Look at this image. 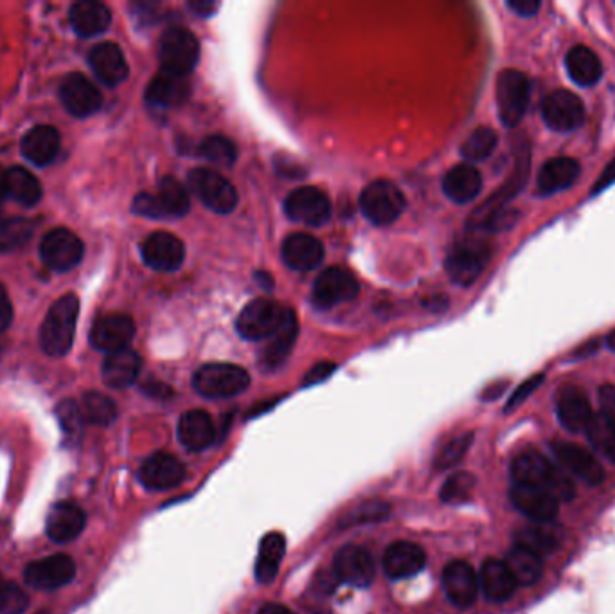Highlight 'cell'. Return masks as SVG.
<instances>
[{
  "label": "cell",
  "mask_w": 615,
  "mask_h": 614,
  "mask_svg": "<svg viewBox=\"0 0 615 614\" xmlns=\"http://www.w3.org/2000/svg\"><path fill=\"white\" fill-rule=\"evenodd\" d=\"M513 485L542 488L558 501H571L576 487L567 472L556 469L540 452H524L511 463Z\"/></svg>",
  "instance_id": "1"
},
{
  "label": "cell",
  "mask_w": 615,
  "mask_h": 614,
  "mask_svg": "<svg viewBox=\"0 0 615 614\" xmlns=\"http://www.w3.org/2000/svg\"><path fill=\"white\" fill-rule=\"evenodd\" d=\"M80 314V299L65 294L54 303L40 328L42 350L51 357H62L71 350Z\"/></svg>",
  "instance_id": "2"
},
{
  "label": "cell",
  "mask_w": 615,
  "mask_h": 614,
  "mask_svg": "<svg viewBox=\"0 0 615 614\" xmlns=\"http://www.w3.org/2000/svg\"><path fill=\"white\" fill-rule=\"evenodd\" d=\"M491 260V247L484 242L481 236L468 235L466 240L455 244L446 256V272L450 280L461 285L470 287L479 280L484 269Z\"/></svg>",
  "instance_id": "3"
},
{
  "label": "cell",
  "mask_w": 615,
  "mask_h": 614,
  "mask_svg": "<svg viewBox=\"0 0 615 614\" xmlns=\"http://www.w3.org/2000/svg\"><path fill=\"white\" fill-rule=\"evenodd\" d=\"M191 208L189 193L177 179L164 177L155 193H141L134 200V213L146 218L186 217Z\"/></svg>",
  "instance_id": "4"
},
{
  "label": "cell",
  "mask_w": 615,
  "mask_h": 614,
  "mask_svg": "<svg viewBox=\"0 0 615 614\" xmlns=\"http://www.w3.org/2000/svg\"><path fill=\"white\" fill-rule=\"evenodd\" d=\"M200 60V42L188 29H168L159 44L161 73L188 78Z\"/></svg>",
  "instance_id": "5"
},
{
  "label": "cell",
  "mask_w": 615,
  "mask_h": 614,
  "mask_svg": "<svg viewBox=\"0 0 615 614\" xmlns=\"http://www.w3.org/2000/svg\"><path fill=\"white\" fill-rule=\"evenodd\" d=\"M250 375L236 364H205L193 375V386L205 398L236 397L249 388Z\"/></svg>",
  "instance_id": "6"
},
{
  "label": "cell",
  "mask_w": 615,
  "mask_h": 614,
  "mask_svg": "<svg viewBox=\"0 0 615 614\" xmlns=\"http://www.w3.org/2000/svg\"><path fill=\"white\" fill-rule=\"evenodd\" d=\"M531 100V83L522 71L506 69L497 78V110L504 127H517L526 116Z\"/></svg>",
  "instance_id": "7"
},
{
  "label": "cell",
  "mask_w": 615,
  "mask_h": 614,
  "mask_svg": "<svg viewBox=\"0 0 615 614\" xmlns=\"http://www.w3.org/2000/svg\"><path fill=\"white\" fill-rule=\"evenodd\" d=\"M407 206L402 190L391 181H375L360 195V209L375 226L396 222Z\"/></svg>",
  "instance_id": "8"
},
{
  "label": "cell",
  "mask_w": 615,
  "mask_h": 614,
  "mask_svg": "<svg viewBox=\"0 0 615 614\" xmlns=\"http://www.w3.org/2000/svg\"><path fill=\"white\" fill-rule=\"evenodd\" d=\"M189 188L202 200L205 208L218 215H229L238 206V191L222 173L197 168L189 173Z\"/></svg>",
  "instance_id": "9"
},
{
  "label": "cell",
  "mask_w": 615,
  "mask_h": 614,
  "mask_svg": "<svg viewBox=\"0 0 615 614\" xmlns=\"http://www.w3.org/2000/svg\"><path fill=\"white\" fill-rule=\"evenodd\" d=\"M285 310L286 307H281L272 299H254L241 310L236 330L247 341L268 339L283 323Z\"/></svg>",
  "instance_id": "10"
},
{
  "label": "cell",
  "mask_w": 615,
  "mask_h": 614,
  "mask_svg": "<svg viewBox=\"0 0 615 614\" xmlns=\"http://www.w3.org/2000/svg\"><path fill=\"white\" fill-rule=\"evenodd\" d=\"M358 281L344 267H328L313 283L312 303L321 310L337 307L357 298Z\"/></svg>",
  "instance_id": "11"
},
{
  "label": "cell",
  "mask_w": 615,
  "mask_h": 614,
  "mask_svg": "<svg viewBox=\"0 0 615 614\" xmlns=\"http://www.w3.org/2000/svg\"><path fill=\"white\" fill-rule=\"evenodd\" d=\"M285 213L290 220L304 226L321 227L330 220L331 202L319 188L304 186L286 197Z\"/></svg>",
  "instance_id": "12"
},
{
  "label": "cell",
  "mask_w": 615,
  "mask_h": 614,
  "mask_svg": "<svg viewBox=\"0 0 615 614\" xmlns=\"http://www.w3.org/2000/svg\"><path fill=\"white\" fill-rule=\"evenodd\" d=\"M85 247L78 236L69 229H53L40 244V256L49 269L67 272L81 262Z\"/></svg>",
  "instance_id": "13"
},
{
  "label": "cell",
  "mask_w": 615,
  "mask_h": 614,
  "mask_svg": "<svg viewBox=\"0 0 615 614\" xmlns=\"http://www.w3.org/2000/svg\"><path fill=\"white\" fill-rule=\"evenodd\" d=\"M542 116L554 132H572L585 123V105L572 92L554 91L544 100Z\"/></svg>",
  "instance_id": "14"
},
{
  "label": "cell",
  "mask_w": 615,
  "mask_h": 614,
  "mask_svg": "<svg viewBox=\"0 0 615 614\" xmlns=\"http://www.w3.org/2000/svg\"><path fill=\"white\" fill-rule=\"evenodd\" d=\"M60 100L74 118H89L103 105L98 87L83 74L72 73L60 85Z\"/></svg>",
  "instance_id": "15"
},
{
  "label": "cell",
  "mask_w": 615,
  "mask_h": 614,
  "mask_svg": "<svg viewBox=\"0 0 615 614\" xmlns=\"http://www.w3.org/2000/svg\"><path fill=\"white\" fill-rule=\"evenodd\" d=\"M333 573L339 582H346L349 586H371L375 580V560L366 548L349 544L337 551L333 560Z\"/></svg>",
  "instance_id": "16"
},
{
  "label": "cell",
  "mask_w": 615,
  "mask_h": 614,
  "mask_svg": "<svg viewBox=\"0 0 615 614\" xmlns=\"http://www.w3.org/2000/svg\"><path fill=\"white\" fill-rule=\"evenodd\" d=\"M529 170H531V154H529V146L527 143H522L518 146L517 161H515V170L509 175L508 181L504 182L500 186L499 190L495 191L491 195L490 199L486 200L482 206L475 209L472 213V217L468 222L473 220H479V218L490 215L493 211H499V209L508 208L511 199H515L518 193L522 191V188L527 184V177H529Z\"/></svg>",
  "instance_id": "17"
},
{
  "label": "cell",
  "mask_w": 615,
  "mask_h": 614,
  "mask_svg": "<svg viewBox=\"0 0 615 614\" xmlns=\"http://www.w3.org/2000/svg\"><path fill=\"white\" fill-rule=\"evenodd\" d=\"M143 260L153 271L175 272L179 271L186 258V247L177 236L157 231L148 236L141 247Z\"/></svg>",
  "instance_id": "18"
},
{
  "label": "cell",
  "mask_w": 615,
  "mask_h": 614,
  "mask_svg": "<svg viewBox=\"0 0 615 614\" xmlns=\"http://www.w3.org/2000/svg\"><path fill=\"white\" fill-rule=\"evenodd\" d=\"M135 335L132 317L126 314H108L99 317L90 328V344L99 352L116 353L128 348Z\"/></svg>",
  "instance_id": "19"
},
{
  "label": "cell",
  "mask_w": 615,
  "mask_h": 614,
  "mask_svg": "<svg viewBox=\"0 0 615 614\" xmlns=\"http://www.w3.org/2000/svg\"><path fill=\"white\" fill-rule=\"evenodd\" d=\"M74 575H76V564L67 555H51L47 559L36 560L24 571L27 584L44 591L69 584Z\"/></svg>",
  "instance_id": "20"
},
{
  "label": "cell",
  "mask_w": 615,
  "mask_h": 614,
  "mask_svg": "<svg viewBox=\"0 0 615 614\" xmlns=\"http://www.w3.org/2000/svg\"><path fill=\"white\" fill-rule=\"evenodd\" d=\"M443 587L448 600L459 609L472 607L481 591L479 575L464 560H454L446 566L443 573Z\"/></svg>",
  "instance_id": "21"
},
{
  "label": "cell",
  "mask_w": 615,
  "mask_h": 614,
  "mask_svg": "<svg viewBox=\"0 0 615 614\" xmlns=\"http://www.w3.org/2000/svg\"><path fill=\"white\" fill-rule=\"evenodd\" d=\"M186 478V469L179 458L168 452H157L144 461L139 470V479L150 490H170L179 487Z\"/></svg>",
  "instance_id": "22"
},
{
  "label": "cell",
  "mask_w": 615,
  "mask_h": 614,
  "mask_svg": "<svg viewBox=\"0 0 615 614\" xmlns=\"http://www.w3.org/2000/svg\"><path fill=\"white\" fill-rule=\"evenodd\" d=\"M297 334H299V323L295 312L292 308L286 307L283 323L268 337L267 346L259 355V366L267 371L277 370L294 350Z\"/></svg>",
  "instance_id": "23"
},
{
  "label": "cell",
  "mask_w": 615,
  "mask_h": 614,
  "mask_svg": "<svg viewBox=\"0 0 615 614\" xmlns=\"http://www.w3.org/2000/svg\"><path fill=\"white\" fill-rule=\"evenodd\" d=\"M554 456L562 463L567 472L574 474L581 481L589 485H599L605 479V470L601 463L596 460L594 454L583 449L576 443L556 442L553 443Z\"/></svg>",
  "instance_id": "24"
},
{
  "label": "cell",
  "mask_w": 615,
  "mask_h": 614,
  "mask_svg": "<svg viewBox=\"0 0 615 614\" xmlns=\"http://www.w3.org/2000/svg\"><path fill=\"white\" fill-rule=\"evenodd\" d=\"M90 69L99 82L116 87L128 78V64L121 47L114 42H101L89 53Z\"/></svg>",
  "instance_id": "25"
},
{
  "label": "cell",
  "mask_w": 615,
  "mask_h": 614,
  "mask_svg": "<svg viewBox=\"0 0 615 614\" xmlns=\"http://www.w3.org/2000/svg\"><path fill=\"white\" fill-rule=\"evenodd\" d=\"M281 256L283 262L294 271H312L324 260V245L313 235L294 233L286 236Z\"/></svg>",
  "instance_id": "26"
},
{
  "label": "cell",
  "mask_w": 615,
  "mask_h": 614,
  "mask_svg": "<svg viewBox=\"0 0 615 614\" xmlns=\"http://www.w3.org/2000/svg\"><path fill=\"white\" fill-rule=\"evenodd\" d=\"M509 497L513 506L535 523H551L558 514L560 501L542 488L513 485Z\"/></svg>",
  "instance_id": "27"
},
{
  "label": "cell",
  "mask_w": 615,
  "mask_h": 614,
  "mask_svg": "<svg viewBox=\"0 0 615 614\" xmlns=\"http://www.w3.org/2000/svg\"><path fill=\"white\" fill-rule=\"evenodd\" d=\"M427 555L418 544L409 541L394 542L384 553V571L387 577L400 580L418 575L425 568Z\"/></svg>",
  "instance_id": "28"
},
{
  "label": "cell",
  "mask_w": 615,
  "mask_h": 614,
  "mask_svg": "<svg viewBox=\"0 0 615 614\" xmlns=\"http://www.w3.org/2000/svg\"><path fill=\"white\" fill-rule=\"evenodd\" d=\"M191 96L188 78L161 73L153 78L146 89V101L153 109L168 110L184 105Z\"/></svg>",
  "instance_id": "29"
},
{
  "label": "cell",
  "mask_w": 615,
  "mask_h": 614,
  "mask_svg": "<svg viewBox=\"0 0 615 614\" xmlns=\"http://www.w3.org/2000/svg\"><path fill=\"white\" fill-rule=\"evenodd\" d=\"M556 411L563 427L572 433L585 431L594 416L589 398L576 386H567L558 393Z\"/></svg>",
  "instance_id": "30"
},
{
  "label": "cell",
  "mask_w": 615,
  "mask_h": 614,
  "mask_svg": "<svg viewBox=\"0 0 615 614\" xmlns=\"http://www.w3.org/2000/svg\"><path fill=\"white\" fill-rule=\"evenodd\" d=\"M69 22L76 35L83 38L98 37L107 31L112 22V13L103 2L81 0L72 4Z\"/></svg>",
  "instance_id": "31"
},
{
  "label": "cell",
  "mask_w": 615,
  "mask_h": 614,
  "mask_svg": "<svg viewBox=\"0 0 615 614\" xmlns=\"http://www.w3.org/2000/svg\"><path fill=\"white\" fill-rule=\"evenodd\" d=\"M581 166L572 157H554L542 166L538 173V193L554 195L560 191L569 190L574 182L580 179Z\"/></svg>",
  "instance_id": "32"
},
{
  "label": "cell",
  "mask_w": 615,
  "mask_h": 614,
  "mask_svg": "<svg viewBox=\"0 0 615 614\" xmlns=\"http://www.w3.org/2000/svg\"><path fill=\"white\" fill-rule=\"evenodd\" d=\"M60 132L49 125L31 128L22 139V155L35 166H47L53 163L60 152Z\"/></svg>",
  "instance_id": "33"
},
{
  "label": "cell",
  "mask_w": 615,
  "mask_h": 614,
  "mask_svg": "<svg viewBox=\"0 0 615 614\" xmlns=\"http://www.w3.org/2000/svg\"><path fill=\"white\" fill-rule=\"evenodd\" d=\"M482 190V177L472 164H457L446 172L443 191L455 204H468L479 197Z\"/></svg>",
  "instance_id": "34"
},
{
  "label": "cell",
  "mask_w": 615,
  "mask_h": 614,
  "mask_svg": "<svg viewBox=\"0 0 615 614\" xmlns=\"http://www.w3.org/2000/svg\"><path fill=\"white\" fill-rule=\"evenodd\" d=\"M143 361L139 353L125 348L116 353H108L103 362V380L108 388L125 389L132 386L139 373H141Z\"/></svg>",
  "instance_id": "35"
},
{
  "label": "cell",
  "mask_w": 615,
  "mask_h": 614,
  "mask_svg": "<svg viewBox=\"0 0 615 614\" xmlns=\"http://www.w3.org/2000/svg\"><path fill=\"white\" fill-rule=\"evenodd\" d=\"M482 593L491 602H506L517 591V580L511 575L504 560L488 559L479 575Z\"/></svg>",
  "instance_id": "36"
},
{
  "label": "cell",
  "mask_w": 615,
  "mask_h": 614,
  "mask_svg": "<svg viewBox=\"0 0 615 614\" xmlns=\"http://www.w3.org/2000/svg\"><path fill=\"white\" fill-rule=\"evenodd\" d=\"M214 436L213 418L202 409L188 411L180 418L179 440L188 451H204L214 442Z\"/></svg>",
  "instance_id": "37"
},
{
  "label": "cell",
  "mask_w": 615,
  "mask_h": 614,
  "mask_svg": "<svg viewBox=\"0 0 615 614\" xmlns=\"http://www.w3.org/2000/svg\"><path fill=\"white\" fill-rule=\"evenodd\" d=\"M85 528V514L74 503H58L47 515V535L54 542L76 539Z\"/></svg>",
  "instance_id": "38"
},
{
  "label": "cell",
  "mask_w": 615,
  "mask_h": 614,
  "mask_svg": "<svg viewBox=\"0 0 615 614\" xmlns=\"http://www.w3.org/2000/svg\"><path fill=\"white\" fill-rule=\"evenodd\" d=\"M286 553V539L283 533H267L259 542L258 559H256V580L259 584H272L277 577L279 566Z\"/></svg>",
  "instance_id": "39"
},
{
  "label": "cell",
  "mask_w": 615,
  "mask_h": 614,
  "mask_svg": "<svg viewBox=\"0 0 615 614\" xmlns=\"http://www.w3.org/2000/svg\"><path fill=\"white\" fill-rule=\"evenodd\" d=\"M565 67L574 83L592 87L603 78V65L596 53L585 46H574L565 56Z\"/></svg>",
  "instance_id": "40"
},
{
  "label": "cell",
  "mask_w": 615,
  "mask_h": 614,
  "mask_svg": "<svg viewBox=\"0 0 615 614\" xmlns=\"http://www.w3.org/2000/svg\"><path fill=\"white\" fill-rule=\"evenodd\" d=\"M504 562L513 578L517 580L518 586H535L544 573L542 557L517 544L513 550L508 551Z\"/></svg>",
  "instance_id": "41"
},
{
  "label": "cell",
  "mask_w": 615,
  "mask_h": 614,
  "mask_svg": "<svg viewBox=\"0 0 615 614\" xmlns=\"http://www.w3.org/2000/svg\"><path fill=\"white\" fill-rule=\"evenodd\" d=\"M6 195L22 206H35L42 199V186L26 168L13 166L6 172Z\"/></svg>",
  "instance_id": "42"
},
{
  "label": "cell",
  "mask_w": 615,
  "mask_h": 614,
  "mask_svg": "<svg viewBox=\"0 0 615 614\" xmlns=\"http://www.w3.org/2000/svg\"><path fill=\"white\" fill-rule=\"evenodd\" d=\"M517 546L533 551L536 555H549L560 546V533L549 523H535L518 530Z\"/></svg>",
  "instance_id": "43"
},
{
  "label": "cell",
  "mask_w": 615,
  "mask_h": 614,
  "mask_svg": "<svg viewBox=\"0 0 615 614\" xmlns=\"http://www.w3.org/2000/svg\"><path fill=\"white\" fill-rule=\"evenodd\" d=\"M587 438L596 451L615 463V422L605 413H594L587 429Z\"/></svg>",
  "instance_id": "44"
},
{
  "label": "cell",
  "mask_w": 615,
  "mask_h": 614,
  "mask_svg": "<svg viewBox=\"0 0 615 614\" xmlns=\"http://www.w3.org/2000/svg\"><path fill=\"white\" fill-rule=\"evenodd\" d=\"M81 413L90 424L107 427L116 420L117 407L112 398L98 391H89L81 398Z\"/></svg>",
  "instance_id": "45"
},
{
  "label": "cell",
  "mask_w": 615,
  "mask_h": 614,
  "mask_svg": "<svg viewBox=\"0 0 615 614\" xmlns=\"http://www.w3.org/2000/svg\"><path fill=\"white\" fill-rule=\"evenodd\" d=\"M36 222L29 218H8L0 222V253H11L31 240Z\"/></svg>",
  "instance_id": "46"
},
{
  "label": "cell",
  "mask_w": 615,
  "mask_h": 614,
  "mask_svg": "<svg viewBox=\"0 0 615 614\" xmlns=\"http://www.w3.org/2000/svg\"><path fill=\"white\" fill-rule=\"evenodd\" d=\"M499 136L495 130L488 127H479L473 130L470 137L461 146V155L468 163H481L486 161L497 148Z\"/></svg>",
  "instance_id": "47"
},
{
  "label": "cell",
  "mask_w": 615,
  "mask_h": 614,
  "mask_svg": "<svg viewBox=\"0 0 615 614\" xmlns=\"http://www.w3.org/2000/svg\"><path fill=\"white\" fill-rule=\"evenodd\" d=\"M197 155H200L209 163L218 164V166H232L236 163L238 150L231 139L223 136H209L200 141L197 148Z\"/></svg>",
  "instance_id": "48"
},
{
  "label": "cell",
  "mask_w": 615,
  "mask_h": 614,
  "mask_svg": "<svg viewBox=\"0 0 615 614\" xmlns=\"http://www.w3.org/2000/svg\"><path fill=\"white\" fill-rule=\"evenodd\" d=\"M391 515V506L384 501H367L351 510L342 521L340 526H353V524L378 523Z\"/></svg>",
  "instance_id": "49"
},
{
  "label": "cell",
  "mask_w": 615,
  "mask_h": 614,
  "mask_svg": "<svg viewBox=\"0 0 615 614\" xmlns=\"http://www.w3.org/2000/svg\"><path fill=\"white\" fill-rule=\"evenodd\" d=\"M56 416L60 420L65 438L71 443L78 442L81 431H83V420H85L81 407L72 400H63L60 406L56 407Z\"/></svg>",
  "instance_id": "50"
},
{
  "label": "cell",
  "mask_w": 615,
  "mask_h": 614,
  "mask_svg": "<svg viewBox=\"0 0 615 614\" xmlns=\"http://www.w3.org/2000/svg\"><path fill=\"white\" fill-rule=\"evenodd\" d=\"M472 442V433L463 434V436H457L454 440H450L441 451L437 452L434 467L437 470L452 469L459 461L463 460L466 452L470 451Z\"/></svg>",
  "instance_id": "51"
},
{
  "label": "cell",
  "mask_w": 615,
  "mask_h": 614,
  "mask_svg": "<svg viewBox=\"0 0 615 614\" xmlns=\"http://www.w3.org/2000/svg\"><path fill=\"white\" fill-rule=\"evenodd\" d=\"M473 487L475 478L470 472H455L441 488V499L445 503H463L472 494Z\"/></svg>",
  "instance_id": "52"
},
{
  "label": "cell",
  "mask_w": 615,
  "mask_h": 614,
  "mask_svg": "<svg viewBox=\"0 0 615 614\" xmlns=\"http://www.w3.org/2000/svg\"><path fill=\"white\" fill-rule=\"evenodd\" d=\"M29 605V598L22 587L6 582L0 589V614H22Z\"/></svg>",
  "instance_id": "53"
},
{
  "label": "cell",
  "mask_w": 615,
  "mask_h": 614,
  "mask_svg": "<svg viewBox=\"0 0 615 614\" xmlns=\"http://www.w3.org/2000/svg\"><path fill=\"white\" fill-rule=\"evenodd\" d=\"M544 379V373H538V375H533L531 379H527L526 382H522V384L515 389V393L511 395V398H509L508 406H506V413L513 411V409L520 406V404H524L527 398L531 397L536 389L540 388V384L544 382Z\"/></svg>",
  "instance_id": "54"
},
{
  "label": "cell",
  "mask_w": 615,
  "mask_h": 614,
  "mask_svg": "<svg viewBox=\"0 0 615 614\" xmlns=\"http://www.w3.org/2000/svg\"><path fill=\"white\" fill-rule=\"evenodd\" d=\"M335 370H337V364H333V362H319V364L313 366L312 370L306 373L303 384L304 386L319 384L322 380L330 379Z\"/></svg>",
  "instance_id": "55"
},
{
  "label": "cell",
  "mask_w": 615,
  "mask_h": 614,
  "mask_svg": "<svg viewBox=\"0 0 615 614\" xmlns=\"http://www.w3.org/2000/svg\"><path fill=\"white\" fill-rule=\"evenodd\" d=\"M506 6L520 17H535L538 10L542 8V2L540 0H508Z\"/></svg>",
  "instance_id": "56"
},
{
  "label": "cell",
  "mask_w": 615,
  "mask_h": 614,
  "mask_svg": "<svg viewBox=\"0 0 615 614\" xmlns=\"http://www.w3.org/2000/svg\"><path fill=\"white\" fill-rule=\"evenodd\" d=\"M599 402H601V413L610 416L615 422V386H603L599 388Z\"/></svg>",
  "instance_id": "57"
},
{
  "label": "cell",
  "mask_w": 615,
  "mask_h": 614,
  "mask_svg": "<svg viewBox=\"0 0 615 614\" xmlns=\"http://www.w3.org/2000/svg\"><path fill=\"white\" fill-rule=\"evenodd\" d=\"M615 182V157L608 163L607 168L599 175L598 182L594 184V188L590 191V197H596L601 191L607 190Z\"/></svg>",
  "instance_id": "58"
},
{
  "label": "cell",
  "mask_w": 615,
  "mask_h": 614,
  "mask_svg": "<svg viewBox=\"0 0 615 614\" xmlns=\"http://www.w3.org/2000/svg\"><path fill=\"white\" fill-rule=\"evenodd\" d=\"M13 319V307L9 301L8 292L0 285V332H4Z\"/></svg>",
  "instance_id": "59"
},
{
  "label": "cell",
  "mask_w": 615,
  "mask_h": 614,
  "mask_svg": "<svg viewBox=\"0 0 615 614\" xmlns=\"http://www.w3.org/2000/svg\"><path fill=\"white\" fill-rule=\"evenodd\" d=\"M189 10L198 17H211L214 11L218 10V4L209 2V0H195V2H189Z\"/></svg>",
  "instance_id": "60"
},
{
  "label": "cell",
  "mask_w": 615,
  "mask_h": 614,
  "mask_svg": "<svg viewBox=\"0 0 615 614\" xmlns=\"http://www.w3.org/2000/svg\"><path fill=\"white\" fill-rule=\"evenodd\" d=\"M258 614H295L281 604H265L259 609Z\"/></svg>",
  "instance_id": "61"
},
{
  "label": "cell",
  "mask_w": 615,
  "mask_h": 614,
  "mask_svg": "<svg viewBox=\"0 0 615 614\" xmlns=\"http://www.w3.org/2000/svg\"><path fill=\"white\" fill-rule=\"evenodd\" d=\"M4 197H8L6 195V172L0 168V202L4 200Z\"/></svg>",
  "instance_id": "62"
},
{
  "label": "cell",
  "mask_w": 615,
  "mask_h": 614,
  "mask_svg": "<svg viewBox=\"0 0 615 614\" xmlns=\"http://www.w3.org/2000/svg\"><path fill=\"white\" fill-rule=\"evenodd\" d=\"M607 344H608V348H610L612 352H615V330L614 332H612V334L608 335Z\"/></svg>",
  "instance_id": "63"
},
{
  "label": "cell",
  "mask_w": 615,
  "mask_h": 614,
  "mask_svg": "<svg viewBox=\"0 0 615 614\" xmlns=\"http://www.w3.org/2000/svg\"><path fill=\"white\" fill-rule=\"evenodd\" d=\"M4 584H6V580H4V578H2V575H0V589L4 587Z\"/></svg>",
  "instance_id": "64"
}]
</instances>
